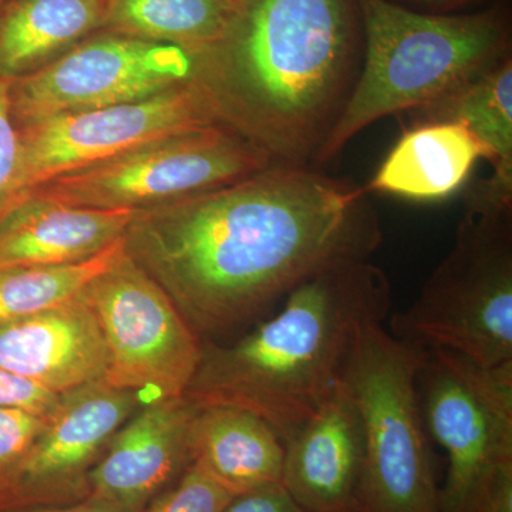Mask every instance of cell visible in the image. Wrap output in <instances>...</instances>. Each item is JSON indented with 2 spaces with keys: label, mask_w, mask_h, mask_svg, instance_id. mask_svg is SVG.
I'll list each match as a JSON object with an SVG mask.
<instances>
[{
  "label": "cell",
  "mask_w": 512,
  "mask_h": 512,
  "mask_svg": "<svg viewBox=\"0 0 512 512\" xmlns=\"http://www.w3.org/2000/svg\"><path fill=\"white\" fill-rule=\"evenodd\" d=\"M274 167L265 153L215 124L150 141L57 175L29 194L69 207L140 211L244 180Z\"/></svg>",
  "instance_id": "cell-8"
},
{
  "label": "cell",
  "mask_w": 512,
  "mask_h": 512,
  "mask_svg": "<svg viewBox=\"0 0 512 512\" xmlns=\"http://www.w3.org/2000/svg\"><path fill=\"white\" fill-rule=\"evenodd\" d=\"M417 390L427 434L448 458L440 512H471L512 481V360L484 367L451 350L424 349Z\"/></svg>",
  "instance_id": "cell-7"
},
{
  "label": "cell",
  "mask_w": 512,
  "mask_h": 512,
  "mask_svg": "<svg viewBox=\"0 0 512 512\" xmlns=\"http://www.w3.org/2000/svg\"><path fill=\"white\" fill-rule=\"evenodd\" d=\"M480 158H485L483 144L464 124L419 123L403 133L365 190L441 200L464 184Z\"/></svg>",
  "instance_id": "cell-18"
},
{
  "label": "cell",
  "mask_w": 512,
  "mask_h": 512,
  "mask_svg": "<svg viewBox=\"0 0 512 512\" xmlns=\"http://www.w3.org/2000/svg\"><path fill=\"white\" fill-rule=\"evenodd\" d=\"M80 295L109 350L104 382L136 393L144 406L184 396L200 366L204 342L124 245Z\"/></svg>",
  "instance_id": "cell-9"
},
{
  "label": "cell",
  "mask_w": 512,
  "mask_h": 512,
  "mask_svg": "<svg viewBox=\"0 0 512 512\" xmlns=\"http://www.w3.org/2000/svg\"><path fill=\"white\" fill-rule=\"evenodd\" d=\"M60 402L62 394L0 367V409L22 410L49 420L59 409Z\"/></svg>",
  "instance_id": "cell-26"
},
{
  "label": "cell",
  "mask_w": 512,
  "mask_h": 512,
  "mask_svg": "<svg viewBox=\"0 0 512 512\" xmlns=\"http://www.w3.org/2000/svg\"><path fill=\"white\" fill-rule=\"evenodd\" d=\"M187 397L141 407L114 434L87 476L84 501L116 512H141L191 466Z\"/></svg>",
  "instance_id": "cell-13"
},
{
  "label": "cell",
  "mask_w": 512,
  "mask_h": 512,
  "mask_svg": "<svg viewBox=\"0 0 512 512\" xmlns=\"http://www.w3.org/2000/svg\"><path fill=\"white\" fill-rule=\"evenodd\" d=\"M143 406L136 393L104 380L62 394L45 430L0 485V510L82 503L90 470L114 434Z\"/></svg>",
  "instance_id": "cell-12"
},
{
  "label": "cell",
  "mask_w": 512,
  "mask_h": 512,
  "mask_svg": "<svg viewBox=\"0 0 512 512\" xmlns=\"http://www.w3.org/2000/svg\"><path fill=\"white\" fill-rule=\"evenodd\" d=\"M121 251L123 239L79 264L0 269V325L76 298Z\"/></svg>",
  "instance_id": "cell-22"
},
{
  "label": "cell",
  "mask_w": 512,
  "mask_h": 512,
  "mask_svg": "<svg viewBox=\"0 0 512 512\" xmlns=\"http://www.w3.org/2000/svg\"><path fill=\"white\" fill-rule=\"evenodd\" d=\"M222 512H306L296 504L284 485L274 484L238 495Z\"/></svg>",
  "instance_id": "cell-27"
},
{
  "label": "cell",
  "mask_w": 512,
  "mask_h": 512,
  "mask_svg": "<svg viewBox=\"0 0 512 512\" xmlns=\"http://www.w3.org/2000/svg\"><path fill=\"white\" fill-rule=\"evenodd\" d=\"M365 187L312 167H269L134 212L126 254L201 338L245 325L320 269L382 244Z\"/></svg>",
  "instance_id": "cell-1"
},
{
  "label": "cell",
  "mask_w": 512,
  "mask_h": 512,
  "mask_svg": "<svg viewBox=\"0 0 512 512\" xmlns=\"http://www.w3.org/2000/svg\"><path fill=\"white\" fill-rule=\"evenodd\" d=\"M419 111L420 123L457 121L483 144L493 177L483 183L512 201V60L505 57L443 99Z\"/></svg>",
  "instance_id": "cell-20"
},
{
  "label": "cell",
  "mask_w": 512,
  "mask_h": 512,
  "mask_svg": "<svg viewBox=\"0 0 512 512\" xmlns=\"http://www.w3.org/2000/svg\"><path fill=\"white\" fill-rule=\"evenodd\" d=\"M413 2L427 3V5H456L467 0H413Z\"/></svg>",
  "instance_id": "cell-29"
},
{
  "label": "cell",
  "mask_w": 512,
  "mask_h": 512,
  "mask_svg": "<svg viewBox=\"0 0 512 512\" xmlns=\"http://www.w3.org/2000/svg\"><path fill=\"white\" fill-rule=\"evenodd\" d=\"M32 512H116L110 508L103 507L90 501H82L76 505H66V507L45 508V510H36Z\"/></svg>",
  "instance_id": "cell-28"
},
{
  "label": "cell",
  "mask_w": 512,
  "mask_h": 512,
  "mask_svg": "<svg viewBox=\"0 0 512 512\" xmlns=\"http://www.w3.org/2000/svg\"><path fill=\"white\" fill-rule=\"evenodd\" d=\"M350 0H232L220 39L192 55L222 126L274 167H311L349 96Z\"/></svg>",
  "instance_id": "cell-2"
},
{
  "label": "cell",
  "mask_w": 512,
  "mask_h": 512,
  "mask_svg": "<svg viewBox=\"0 0 512 512\" xmlns=\"http://www.w3.org/2000/svg\"><path fill=\"white\" fill-rule=\"evenodd\" d=\"M12 80L0 76V218L25 198L22 191V147L10 103Z\"/></svg>",
  "instance_id": "cell-24"
},
{
  "label": "cell",
  "mask_w": 512,
  "mask_h": 512,
  "mask_svg": "<svg viewBox=\"0 0 512 512\" xmlns=\"http://www.w3.org/2000/svg\"><path fill=\"white\" fill-rule=\"evenodd\" d=\"M194 80L181 47L103 32L87 37L42 69L12 80L16 126L147 99Z\"/></svg>",
  "instance_id": "cell-10"
},
{
  "label": "cell",
  "mask_w": 512,
  "mask_h": 512,
  "mask_svg": "<svg viewBox=\"0 0 512 512\" xmlns=\"http://www.w3.org/2000/svg\"><path fill=\"white\" fill-rule=\"evenodd\" d=\"M0 367L57 394L104 380L109 350L82 295L0 325Z\"/></svg>",
  "instance_id": "cell-15"
},
{
  "label": "cell",
  "mask_w": 512,
  "mask_h": 512,
  "mask_svg": "<svg viewBox=\"0 0 512 512\" xmlns=\"http://www.w3.org/2000/svg\"><path fill=\"white\" fill-rule=\"evenodd\" d=\"M188 447L191 464L234 497L281 484L284 441L268 421L249 410L225 404L197 406Z\"/></svg>",
  "instance_id": "cell-17"
},
{
  "label": "cell",
  "mask_w": 512,
  "mask_h": 512,
  "mask_svg": "<svg viewBox=\"0 0 512 512\" xmlns=\"http://www.w3.org/2000/svg\"><path fill=\"white\" fill-rule=\"evenodd\" d=\"M215 124L221 123L210 97L191 80L147 99L18 127L23 195L57 175L100 163L150 141Z\"/></svg>",
  "instance_id": "cell-11"
},
{
  "label": "cell",
  "mask_w": 512,
  "mask_h": 512,
  "mask_svg": "<svg viewBox=\"0 0 512 512\" xmlns=\"http://www.w3.org/2000/svg\"><path fill=\"white\" fill-rule=\"evenodd\" d=\"M390 329L409 345L484 367L512 360V201L481 184L467 195L453 248Z\"/></svg>",
  "instance_id": "cell-5"
},
{
  "label": "cell",
  "mask_w": 512,
  "mask_h": 512,
  "mask_svg": "<svg viewBox=\"0 0 512 512\" xmlns=\"http://www.w3.org/2000/svg\"><path fill=\"white\" fill-rule=\"evenodd\" d=\"M281 484L306 512H357L365 439L348 384L286 440Z\"/></svg>",
  "instance_id": "cell-14"
},
{
  "label": "cell",
  "mask_w": 512,
  "mask_h": 512,
  "mask_svg": "<svg viewBox=\"0 0 512 512\" xmlns=\"http://www.w3.org/2000/svg\"><path fill=\"white\" fill-rule=\"evenodd\" d=\"M46 423L42 417L22 410L0 409V485L28 453Z\"/></svg>",
  "instance_id": "cell-25"
},
{
  "label": "cell",
  "mask_w": 512,
  "mask_h": 512,
  "mask_svg": "<svg viewBox=\"0 0 512 512\" xmlns=\"http://www.w3.org/2000/svg\"><path fill=\"white\" fill-rule=\"evenodd\" d=\"M110 0H8L0 5V76L42 69L94 32H103Z\"/></svg>",
  "instance_id": "cell-19"
},
{
  "label": "cell",
  "mask_w": 512,
  "mask_h": 512,
  "mask_svg": "<svg viewBox=\"0 0 512 512\" xmlns=\"http://www.w3.org/2000/svg\"><path fill=\"white\" fill-rule=\"evenodd\" d=\"M423 350L369 323L353 348L348 384L365 439L357 512H440L417 373Z\"/></svg>",
  "instance_id": "cell-6"
},
{
  "label": "cell",
  "mask_w": 512,
  "mask_h": 512,
  "mask_svg": "<svg viewBox=\"0 0 512 512\" xmlns=\"http://www.w3.org/2000/svg\"><path fill=\"white\" fill-rule=\"evenodd\" d=\"M392 289L369 259H346L296 286L281 311L232 345L204 343L184 396L258 414L291 439L335 392L360 332L383 323Z\"/></svg>",
  "instance_id": "cell-3"
},
{
  "label": "cell",
  "mask_w": 512,
  "mask_h": 512,
  "mask_svg": "<svg viewBox=\"0 0 512 512\" xmlns=\"http://www.w3.org/2000/svg\"><path fill=\"white\" fill-rule=\"evenodd\" d=\"M134 212L69 207L28 194L0 218V269L89 261L123 239Z\"/></svg>",
  "instance_id": "cell-16"
},
{
  "label": "cell",
  "mask_w": 512,
  "mask_h": 512,
  "mask_svg": "<svg viewBox=\"0 0 512 512\" xmlns=\"http://www.w3.org/2000/svg\"><path fill=\"white\" fill-rule=\"evenodd\" d=\"M234 498L197 464H191L141 512H222Z\"/></svg>",
  "instance_id": "cell-23"
},
{
  "label": "cell",
  "mask_w": 512,
  "mask_h": 512,
  "mask_svg": "<svg viewBox=\"0 0 512 512\" xmlns=\"http://www.w3.org/2000/svg\"><path fill=\"white\" fill-rule=\"evenodd\" d=\"M353 2L365 30V63L316 154L318 165L375 121L424 109L510 56L495 12L424 15L390 0Z\"/></svg>",
  "instance_id": "cell-4"
},
{
  "label": "cell",
  "mask_w": 512,
  "mask_h": 512,
  "mask_svg": "<svg viewBox=\"0 0 512 512\" xmlns=\"http://www.w3.org/2000/svg\"><path fill=\"white\" fill-rule=\"evenodd\" d=\"M231 9L232 0H110L104 30L195 55L220 39Z\"/></svg>",
  "instance_id": "cell-21"
}]
</instances>
